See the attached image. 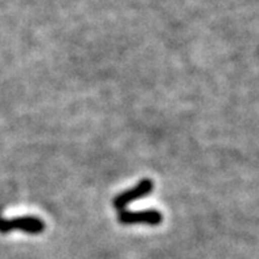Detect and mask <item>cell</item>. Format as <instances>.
I'll list each match as a JSON object with an SVG mask.
<instances>
[{
  "instance_id": "obj_1",
  "label": "cell",
  "mask_w": 259,
  "mask_h": 259,
  "mask_svg": "<svg viewBox=\"0 0 259 259\" xmlns=\"http://www.w3.org/2000/svg\"><path fill=\"white\" fill-rule=\"evenodd\" d=\"M17 229V230H23L29 234H40L44 232L45 225L44 222L41 221L37 217H31V215H25V217H17V219H0V232L7 233Z\"/></svg>"
},
{
  "instance_id": "obj_2",
  "label": "cell",
  "mask_w": 259,
  "mask_h": 259,
  "mask_svg": "<svg viewBox=\"0 0 259 259\" xmlns=\"http://www.w3.org/2000/svg\"><path fill=\"white\" fill-rule=\"evenodd\" d=\"M120 224L123 225H138V224H143V225L156 226L160 225L163 221V215L159 210L155 209H147V210L139 211H131V210H120L118 215Z\"/></svg>"
},
{
  "instance_id": "obj_3",
  "label": "cell",
  "mask_w": 259,
  "mask_h": 259,
  "mask_svg": "<svg viewBox=\"0 0 259 259\" xmlns=\"http://www.w3.org/2000/svg\"><path fill=\"white\" fill-rule=\"evenodd\" d=\"M154 189V183L150 179H143L140 181L137 187L131 188L128 191L123 192V193L118 194L115 198H114V208L118 209V210H124L127 205L131 204V202L137 201L139 198L146 197L152 192Z\"/></svg>"
}]
</instances>
